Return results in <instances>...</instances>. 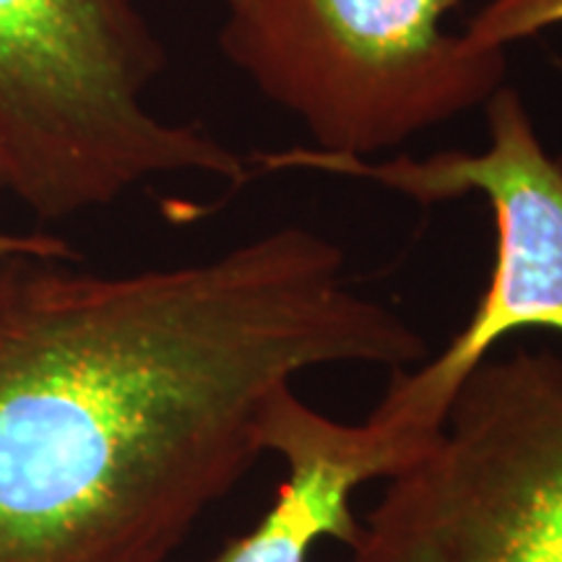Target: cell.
Instances as JSON below:
<instances>
[{
	"mask_svg": "<svg viewBox=\"0 0 562 562\" xmlns=\"http://www.w3.org/2000/svg\"><path fill=\"white\" fill-rule=\"evenodd\" d=\"M220 50L311 149L375 159L472 110L508 79L446 16L463 0H224Z\"/></svg>",
	"mask_w": 562,
	"mask_h": 562,
	"instance_id": "obj_3",
	"label": "cell"
},
{
	"mask_svg": "<svg viewBox=\"0 0 562 562\" xmlns=\"http://www.w3.org/2000/svg\"><path fill=\"white\" fill-rule=\"evenodd\" d=\"M349 552V562H562V355L516 349L476 364Z\"/></svg>",
	"mask_w": 562,
	"mask_h": 562,
	"instance_id": "obj_4",
	"label": "cell"
},
{
	"mask_svg": "<svg viewBox=\"0 0 562 562\" xmlns=\"http://www.w3.org/2000/svg\"><path fill=\"white\" fill-rule=\"evenodd\" d=\"M562 26V0H487L463 30L476 50L508 53L516 42Z\"/></svg>",
	"mask_w": 562,
	"mask_h": 562,
	"instance_id": "obj_7",
	"label": "cell"
},
{
	"mask_svg": "<svg viewBox=\"0 0 562 562\" xmlns=\"http://www.w3.org/2000/svg\"><path fill=\"white\" fill-rule=\"evenodd\" d=\"M53 258V261H81V252L63 237L47 232H11L0 227V261L9 258Z\"/></svg>",
	"mask_w": 562,
	"mask_h": 562,
	"instance_id": "obj_8",
	"label": "cell"
},
{
	"mask_svg": "<svg viewBox=\"0 0 562 562\" xmlns=\"http://www.w3.org/2000/svg\"><path fill=\"white\" fill-rule=\"evenodd\" d=\"M76 263L0 261V562H167L266 456L281 389L427 357L302 224L195 263Z\"/></svg>",
	"mask_w": 562,
	"mask_h": 562,
	"instance_id": "obj_1",
	"label": "cell"
},
{
	"mask_svg": "<svg viewBox=\"0 0 562 562\" xmlns=\"http://www.w3.org/2000/svg\"><path fill=\"white\" fill-rule=\"evenodd\" d=\"M438 432L381 409L349 425L313 409L286 385L263 417V451L284 461L286 480L261 521L211 562H307L321 539L355 547L362 531L351 510L355 492L406 472Z\"/></svg>",
	"mask_w": 562,
	"mask_h": 562,
	"instance_id": "obj_6",
	"label": "cell"
},
{
	"mask_svg": "<svg viewBox=\"0 0 562 562\" xmlns=\"http://www.w3.org/2000/svg\"><path fill=\"white\" fill-rule=\"evenodd\" d=\"M167 63L138 0H0V195L60 222L165 178L250 182L227 140L149 108Z\"/></svg>",
	"mask_w": 562,
	"mask_h": 562,
	"instance_id": "obj_2",
	"label": "cell"
},
{
	"mask_svg": "<svg viewBox=\"0 0 562 562\" xmlns=\"http://www.w3.org/2000/svg\"><path fill=\"white\" fill-rule=\"evenodd\" d=\"M482 151L393 154L355 159L292 146L252 157L258 172H318L368 180L422 206L480 195L495 220V263L487 290L467 326L417 370H393L378 409L440 430L456 391L476 364L513 334L544 328L562 334V159L539 138L518 89L505 83L484 104Z\"/></svg>",
	"mask_w": 562,
	"mask_h": 562,
	"instance_id": "obj_5",
	"label": "cell"
}]
</instances>
